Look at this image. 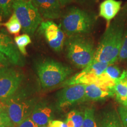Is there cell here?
I'll use <instances>...</instances> for the list:
<instances>
[{"instance_id": "3957f363", "label": "cell", "mask_w": 127, "mask_h": 127, "mask_svg": "<svg viewBox=\"0 0 127 127\" xmlns=\"http://www.w3.org/2000/svg\"><path fill=\"white\" fill-rule=\"evenodd\" d=\"M35 68L43 88H50L59 85L73 72L69 66L50 58L37 61Z\"/></svg>"}, {"instance_id": "ffe728a7", "label": "cell", "mask_w": 127, "mask_h": 127, "mask_svg": "<svg viewBox=\"0 0 127 127\" xmlns=\"http://www.w3.org/2000/svg\"><path fill=\"white\" fill-rule=\"evenodd\" d=\"M14 42L22 55H26L27 54L26 47L31 43V39L29 35L24 34L16 36L14 38Z\"/></svg>"}, {"instance_id": "484cf974", "label": "cell", "mask_w": 127, "mask_h": 127, "mask_svg": "<svg viewBox=\"0 0 127 127\" xmlns=\"http://www.w3.org/2000/svg\"><path fill=\"white\" fill-rule=\"evenodd\" d=\"M48 127H68L65 122L60 120H51L47 125Z\"/></svg>"}, {"instance_id": "8992f818", "label": "cell", "mask_w": 127, "mask_h": 127, "mask_svg": "<svg viewBox=\"0 0 127 127\" xmlns=\"http://www.w3.org/2000/svg\"><path fill=\"white\" fill-rule=\"evenodd\" d=\"M11 121L17 127L25 119L29 118L36 105V99L24 93H17L4 102Z\"/></svg>"}, {"instance_id": "4fadbf2b", "label": "cell", "mask_w": 127, "mask_h": 127, "mask_svg": "<svg viewBox=\"0 0 127 127\" xmlns=\"http://www.w3.org/2000/svg\"><path fill=\"white\" fill-rule=\"evenodd\" d=\"M52 114V108L45 102H40L36 104L30 118L37 127L47 126L51 121Z\"/></svg>"}, {"instance_id": "9c48e42d", "label": "cell", "mask_w": 127, "mask_h": 127, "mask_svg": "<svg viewBox=\"0 0 127 127\" xmlns=\"http://www.w3.org/2000/svg\"><path fill=\"white\" fill-rule=\"evenodd\" d=\"M23 79V74L12 68L0 71V101L4 102L15 94Z\"/></svg>"}, {"instance_id": "6da1fadb", "label": "cell", "mask_w": 127, "mask_h": 127, "mask_svg": "<svg viewBox=\"0 0 127 127\" xmlns=\"http://www.w3.org/2000/svg\"><path fill=\"white\" fill-rule=\"evenodd\" d=\"M127 9L116 18L107 30L100 41L93 61H101L112 65L117 61L125 32Z\"/></svg>"}, {"instance_id": "4316f807", "label": "cell", "mask_w": 127, "mask_h": 127, "mask_svg": "<svg viewBox=\"0 0 127 127\" xmlns=\"http://www.w3.org/2000/svg\"><path fill=\"white\" fill-rule=\"evenodd\" d=\"M17 127H37V126L35 124V123L29 117V118L25 119L18 125H17Z\"/></svg>"}, {"instance_id": "277c9868", "label": "cell", "mask_w": 127, "mask_h": 127, "mask_svg": "<svg viewBox=\"0 0 127 127\" xmlns=\"http://www.w3.org/2000/svg\"><path fill=\"white\" fill-rule=\"evenodd\" d=\"M95 17L77 7L68 9L61 21V27L68 36L88 34L93 30Z\"/></svg>"}, {"instance_id": "f546056e", "label": "cell", "mask_w": 127, "mask_h": 127, "mask_svg": "<svg viewBox=\"0 0 127 127\" xmlns=\"http://www.w3.org/2000/svg\"><path fill=\"white\" fill-rule=\"evenodd\" d=\"M82 2H87V3H93L98 2L99 0H79Z\"/></svg>"}, {"instance_id": "e575fe53", "label": "cell", "mask_w": 127, "mask_h": 127, "mask_svg": "<svg viewBox=\"0 0 127 127\" xmlns=\"http://www.w3.org/2000/svg\"><path fill=\"white\" fill-rule=\"evenodd\" d=\"M0 32H1V31H0Z\"/></svg>"}, {"instance_id": "5b68a950", "label": "cell", "mask_w": 127, "mask_h": 127, "mask_svg": "<svg viewBox=\"0 0 127 127\" xmlns=\"http://www.w3.org/2000/svg\"><path fill=\"white\" fill-rule=\"evenodd\" d=\"M12 9L24 32L28 35L34 34L42 23V18L31 1L15 0Z\"/></svg>"}, {"instance_id": "44dd1931", "label": "cell", "mask_w": 127, "mask_h": 127, "mask_svg": "<svg viewBox=\"0 0 127 127\" xmlns=\"http://www.w3.org/2000/svg\"><path fill=\"white\" fill-rule=\"evenodd\" d=\"M3 25L7 28V31L11 34H18L22 29L21 25L14 13H12L8 20Z\"/></svg>"}, {"instance_id": "d4e9b609", "label": "cell", "mask_w": 127, "mask_h": 127, "mask_svg": "<svg viewBox=\"0 0 127 127\" xmlns=\"http://www.w3.org/2000/svg\"><path fill=\"white\" fill-rule=\"evenodd\" d=\"M0 126H7L9 127H14L7 114H0Z\"/></svg>"}, {"instance_id": "30bf717a", "label": "cell", "mask_w": 127, "mask_h": 127, "mask_svg": "<svg viewBox=\"0 0 127 127\" xmlns=\"http://www.w3.org/2000/svg\"><path fill=\"white\" fill-rule=\"evenodd\" d=\"M38 32L43 35L50 47L55 52H61L65 44V36L61 26L51 20L42 21Z\"/></svg>"}, {"instance_id": "cb8c5ba5", "label": "cell", "mask_w": 127, "mask_h": 127, "mask_svg": "<svg viewBox=\"0 0 127 127\" xmlns=\"http://www.w3.org/2000/svg\"><path fill=\"white\" fill-rule=\"evenodd\" d=\"M118 112L121 120L124 127H127V107L120 106L118 109Z\"/></svg>"}, {"instance_id": "9a60e30c", "label": "cell", "mask_w": 127, "mask_h": 127, "mask_svg": "<svg viewBox=\"0 0 127 127\" xmlns=\"http://www.w3.org/2000/svg\"><path fill=\"white\" fill-rule=\"evenodd\" d=\"M122 2L117 0H105L99 5V16L107 21L108 25L121 8Z\"/></svg>"}, {"instance_id": "1f68e13d", "label": "cell", "mask_w": 127, "mask_h": 127, "mask_svg": "<svg viewBox=\"0 0 127 127\" xmlns=\"http://www.w3.org/2000/svg\"><path fill=\"white\" fill-rule=\"evenodd\" d=\"M5 67H6L5 66H4L2 63H0V71H1V70H2V69H4V68H5Z\"/></svg>"}, {"instance_id": "f1b7e54d", "label": "cell", "mask_w": 127, "mask_h": 127, "mask_svg": "<svg viewBox=\"0 0 127 127\" xmlns=\"http://www.w3.org/2000/svg\"><path fill=\"white\" fill-rule=\"evenodd\" d=\"M59 1L61 3L62 6H64L72 2V0H59Z\"/></svg>"}, {"instance_id": "2e32d148", "label": "cell", "mask_w": 127, "mask_h": 127, "mask_svg": "<svg viewBox=\"0 0 127 127\" xmlns=\"http://www.w3.org/2000/svg\"><path fill=\"white\" fill-rule=\"evenodd\" d=\"M99 127H124L118 112L115 109L104 111L100 117Z\"/></svg>"}, {"instance_id": "52a82bcc", "label": "cell", "mask_w": 127, "mask_h": 127, "mask_svg": "<svg viewBox=\"0 0 127 127\" xmlns=\"http://www.w3.org/2000/svg\"><path fill=\"white\" fill-rule=\"evenodd\" d=\"M110 64L101 61H92L87 67L75 74L70 79L66 80L65 85H69L75 84H91L101 85L99 77Z\"/></svg>"}, {"instance_id": "ac0fdd59", "label": "cell", "mask_w": 127, "mask_h": 127, "mask_svg": "<svg viewBox=\"0 0 127 127\" xmlns=\"http://www.w3.org/2000/svg\"><path fill=\"white\" fill-rule=\"evenodd\" d=\"M84 122V113L77 109L69 111L65 123L68 127H82Z\"/></svg>"}, {"instance_id": "603a6c76", "label": "cell", "mask_w": 127, "mask_h": 127, "mask_svg": "<svg viewBox=\"0 0 127 127\" xmlns=\"http://www.w3.org/2000/svg\"><path fill=\"white\" fill-rule=\"evenodd\" d=\"M127 60V28L125 30L124 35L119 53L118 60V61H124Z\"/></svg>"}, {"instance_id": "7a4b0ae2", "label": "cell", "mask_w": 127, "mask_h": 127, "mask_svg": "<svg viewBox=\"0 0 127 127\" xmlns=\"http://www.w3.org/2000/svg\"><path fill=\"white\" fill-rule=\"evenodd\" d=\"M65 45L68 59L76 67L84 69L94 58L96 50L93 41L83 35L68 36Z\"/></svg>"}, {"instance_id": "d6a6232c", "label": "cell", "mask_w": 127, "mask_h": 127, "mask_svg": "<svg viewBox=\"0 0 127 127\" xmlns=\"http://www.w3.org/2000/svg\"><path fill=\"white\" fill-rule=\"evenodd\" d=\"M0 127H7V126H0Z\"/></svg>"}, {"instance_id": "83f0119b", "label": "cell", "mask_w": 127, "mask_h": 127, "mask_svg": "<svg viewBox=\"0 0 127 127\" xmlns=\"http://www.w3.org/2000/svg\"><path fill=\"white\" fill-rule=\"evenodd\" d=\"M7 114V107L4 102L0 101V114Z\"/></svg>"}, {"instance_id": "e0dca14e", "label": "cell", "mask_w": 127, "mask_h": 127, "mask_svg": "<svg viewBox=\"0 0 127 127\" xmlns=\"http://www.w3.org/2000/svg\"><path fill=\"white\" fill-rule=\"evenodd\" d=\"M112 90L117 101L124 105L127 101V78H120L116 81Z\"/></svg>"}, {"instance_id": "8fae6325", "label": "cell", "mask_w": 127, "mask_h": 127, "mask_svg": "<svg viewBox=\"0 0 127 127\" xmlns=\"http://www.w3.org/2000/svg\"><path fill=\"white\" fill-rule=\"evenodd\" d=\"M86 84H75L65 87L57 94V107L60 109L84 102Z\"/></svg>"}, {"instance_id": "4dcf8cb0", "label": "cell", "mask_w": 127, "mask_h": 127, "mask_svg": "<svg viewBox=\"0 0 127 127\" xmlns=\"http://www.w3.org/2000/svg\"><path fill=\"white\" fill-rule=\"evenodd\" d=\"M123 78H127V69L125 71H124L123 73H122V75L120 79Z\"/></svg>"}, {"instance_id": "836d02e7", "label": "cell", "mask_w": 127, "mask_h": 127, "mask_svg": "<svg viewBox=\"0 0 127 127\" xmlns=\"http://www.w3.org/2000/svg\"><path fill=\"white\" fill-rule=\"evenodd\" d=\"M48 127L47 126H42V127Z\"/></svg>"}, {"instance_id": "7402d4cb", "label": "cell", "mask_w": 127, "mask_h": 127, "mask_svg": "<svg viewBox=\"0 0 127 127\" xmlns=\"http://www.w3.org/2000/svg\"><path fill=\"white\" fill-rule=\"evenodd\" d=\"M82 127H98L95 117L94 109L87 108L84 112V122Z\"/></svg>"}, {"instance_id": "5bb4252c", "label": "cell", "mask_w": 127, "mask_h": 127, "mask_svg": "<svg viewBox=\"0 0 127 127\" xmlns=\"http://www.w3.org/2000/svg\"><path fill=\"white\" fill-rule=\"evenodd\" d=\"M115 96L112 89L101 87L95 84H86L84 101H101Z\"/></svg>"}, {"instance_id": "7c38bea8", "label": "cell", "mask_w": 127, "mask_h": 127, "mask_svg": "<svg viewBox=\"0 0 127 127\" xmlns=\"http://www.w3.org/2000/svg\"><path fill=\"white\" fill-rule=\"evenodd\" d=\"M38 10L39 14L46 20L59 18L61 16V4L59 0H31Z\"/></svg>"}, {"instance_id": "ba28073f", "label": "cell", "mask_w": 127, "mask_h": 127, "mask_svg": "<svg viewBox=\"0 0 127 127\" xmlns=\"http://www.w3.org/2000/svg\"><path fill=\"white\" fill-rule=\"evenodd\" d=\"M0 63L6 67L11 65L23 66L25 60L11 38L0 32Z\"/></svg>"}, {"instance_id": "d6986e66", "label": "cell", "mask_w": 127, "mask_h": 127, "mask_svg": "<svg viewBox=\"0 0 127 127\" xmlns=\"http://www.w3.org/2000/svg\"><path fill=\"white\" fill-rule=\"evenodd\" d=\"M15 0H0V23L12 15Z\"/></svg>"}]
</instances>
